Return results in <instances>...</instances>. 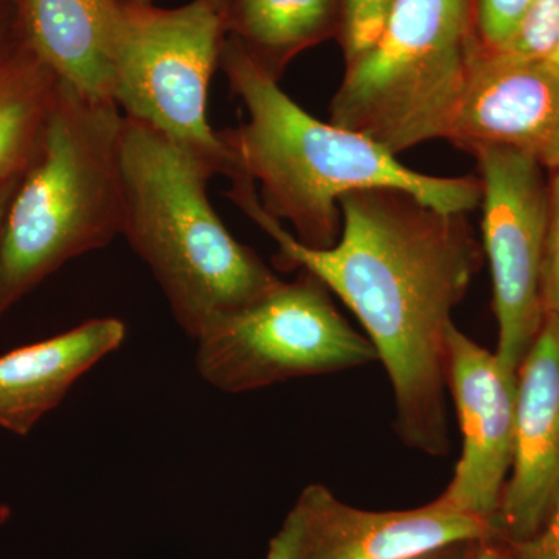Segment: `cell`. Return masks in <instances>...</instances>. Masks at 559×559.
<instances>
[{
  "mask_svg": "<svg viewBox=\"0 0 559 559\" xmlns=\"http://www.w3.org/2000/svg\"><path fill=\"white\" fill-rule=\"evenodd\" d=\"M229 179V200L277 242L275 266L311 272L358 318L392 384L400 439L448 454V334L485 255L466 215L403 191H355L341 200L336 245L311 249L261 207L245 173Z\"/></svg>",
  "mask_w": 559,
  "mask_h": 559,
  "instance_id": "obj_1",
  "label": "cell"
},
{
  "mask_svg": "<svg viewBox=\"0 0 559 559\" xmlns=\"http://www.w3.org/2000/svg\"><path fill=\"white\" fill-rule=\"evenodd\" d=\"M219 68L248 110V120L219 132L234 170L255 183L261 207L288 221L294 237L329 249L341 237V200L364 190H396L444 213L468 215L480 205L477 176L440 178L412 170L377 142L308 114L227 36Z\"/></svg>",
  "mask_w": 559,
  "mask_h": 559,
  "instance_id": "obj_2",
  "label": "cell"
},
{
  "mask_svg": "<svg viewBox=\"0 0 559 559\" xmlns=\"http://www.w3.org/2000/svg\"><path fill=\"white\" fill-rule=\"evenodd\" d=\"M121 235L153 272L176 322L197 342L282 278L231 237L209 201L215 171L148 124L124 119Z\"/></svg>",
  "mask_w": 559,
  "mask_h": 559,
  "instance_id": "obj_3",
  "label": "cell"
},
{
  "mask_svg": "<svg viewBox=\"0 0 559 559\" xmlns=\"http://www.w3.org/2000/svg\"><path fill=\"white\" fill-rule=\"evenodd\" d=\"M123 123L116 102L60 80L38 150L3 221L0 316L66 263L121 235Z\"/></svg>",
  "mask_w": 559,
  "mask_h": 559,
  "instance_id": "obj_4",
  "label": "cell"
},
{
  "mask_svg": "<svg viewBox=\"0 0 559 559\" xmlns=\"http://www.w3.org/2000/svg\"><path fill=\"white\" fill-rule=\"evenodd\" d=\"M481 49L473 0H395L378 38L347 61L331 123L395 156L448 140Z\"/></svg>",
  "mask_w": 559,
  "mask_h": 559,
  "instance_id": "obj_5",
  "label": "cell"
},
{
  "mask_svg": "<svg viewBox=\"0 0 559 559\" xmlns=\"http://www.w3.org/2000/svg\"><path fill=\"white\" fill-rule=\"evenodd\" d=\"M226 38L223 17L209 0L178 9L120 0L110 91L124 119L148 124L229 178L234 160L207 119L210 83Z\"/></svg>",
  "mask_w": 559,
  "mask_h": 559,
  "instance_id": "obj_6",
  "label": "cell"
},
{
  "mask_svg": "<svg viewBox=\"0 0 559 559\" xmlns=\"http://www.w3.org/2000/svg\"><path fill=\"white\" fill-rule=\"evenodd\" d=\"M380 360L377 349L308 271L219 320L197 341V370L212 388L245 393Z\"/></svg>",
  "mask_w": 559,
  "mask_h": 559,
  "instance_id": "obj_7",
  "label": "cell"
},
{
  "mask_svg": "<svg viewBox=\"0 0 559 559\" xmlns=\"http://www.w3.org/2000/svg\"><path fill=\"white\" fill-rule=\"evenodd\" d=\"M484 253L492 277L500 364L518 374L543 326L544 246L549 180L538 162L521 151L480 146Z\"/></svg>",
  "mask_w": 559,
  "mask_h": 559,
  "instance_id": "obj_8",
  "label": "cell"
},
{
  "mask_svg": "<svg viewBox=\"0 0 559 559\" xmlns=\"http://www.w3.org/2000/svg\"><path fill=\"white\" fill-rule=\"evenodd\" d=\"M495 536V525L437 499L418 509L371 511L342 502L325 485L311 484L272 536L266 559H409Z\"/></svg>",
  "mask_w": 559,
  "mask_h": 559,
  "instance_id": "obj_9",
  "label": "cell"
},
{
  "mask_svg": "<svg viewBox=\"0 0 559 559\" xmlns=\"http://www.w3.org/2000/svg\"><path fill=\"white\" fill-rule=\"evenodd\" d=\"M447 388L457 409L463 450L450 485L437 500L495 525L513 465L518 374L507 370L496 353L452 325Z\"/></svg>",
  "mask_w": 559,
  "mask_h": 559,
  "instance_id": "obj_10",
  "label": "cell"
},
{
  "mask_svg": "<svg viewBox=\"0 0 559 559\" xmlns=\"http://www.w3.org/2000/svg\"><path fill=\"white\" fill-rule=\"evenodd\" d=\"M460 150L503 146L559 168V69L546 58L481 49L450 138Z\"/></svg>",
  "mask_w": 559,
  "mask_h": 559,
  "instance_id": "obj_11",
  "label": "cell"
},
{
  "mask_svg": "<svg viewBox=\"0 0 559 559\" xmlns=\"http://www.w3.org/2000/svg\"><path fill=\"white\" fill-rule=\"evenodd\" d=\"M559 496V316H544L518 370L513 465L496 514V539L535 535Z\"/></svg>",
  "mask_w": 559,
  "mask_h": 559,
  "instance_id": "obj_12",
  "label": "cell"
},
{
  "mask_svg": "<svg viewBox=\"0 0 559 559\" xmlns=\"http://www.w3.org/2000/svg\"><path fill=\"white\" fill-rule=\"evenodd\" d=\"M124 340V322L98 318L0 356V428L28 436L75 382Z\"/></svg>",
  "mask_w": 559,
  "mask_h": 559,
  "instance_id": "obj_13",
  "label": "cell"
},
{
  "mask_svg": "<svg viewBox=\"0 0 559 559\" xmlns=\"http://www.w3.org/2000/svg\"><path fill=\"white\" fill-rule=\"evenodd\" d=\"M119 10L120 0H17L21 38L58 79L112 100L110 55Z\"/></svg>",
  "mask_w": 559,
  "mask_h": 559,
  "instance_id": "obj_14",
  "label": "cell"
},
{
  "mask_svg": "<svg viewBox=\"0 0 559 559\" xmlns=\"http://www.w3.org/2000/svg\"><path fill=\"white\" fill-rule=\"evenodd\" d=\"M227 36L275 80L301 51L341 36L342 0H226L221 10Z\"/></svg>",
  "mask_w": 559,
  "mask_h": 559,
  "instance_id": "obj_15",
  "label": "cell"
},
{
  "mask_svg": "<svg viewBox=\"0 0 559 559\" xmlns=\"http://www.w3.org/2000/svg\"><path fill=\"white\" fill-rule=\"evenodd\" d=\"M58 79L21 38L0 60V180L24 175L38 150Z\"/></svg>",
  "mask_w": 559,
  "mask_h": 559,
  "instance_id": "obj_16",
  "label": "cell"
},
{
  "mask_svg": "<svg viewBox=\"0 0 559 559\" xmlns=\"http://www.w3.org/2000/svg\"><path fill=\"white\" fill-rule=\"evenodd\" d=\"M536 0H473L474 28L481 47L498 53L516 38Z\"/></svg>",
  "mask_w": 559,
  "mask_h": 559,
  "instance_id": "obj_17",
  "label": "cell"
},
{
  "mask_svg": "<svg viewBox=\"0 0 559 559\" xmlns=\"http://www.w3.org/2000/svg\"><path fill=\"white\" fill-rule=\"evenodd\" d=\"M341 44L345 61L370 47L380 35L395 0H342Z\"/></svg>",
  "mask_w": 559,
  "mask_h": 559,
  "instance_id": "obj_18",
  "label": "cell"
},
{
  "mask_svg": "<svg viewBox=\"0 0 559 559\" xmlns=\"http://www.w3.org/2000/svg\"><path fill=\"white\" fill-rule=\"evenodd\" d=\"M559 39V0H536L516 38L498 53L546 58Z\"/></svg>",
  "mask_w": 559,
  "mask_h": 559,
  "instance_id": "obj_19",
  "label": "cell"
},
{
  "mask_svg": "<svg viewBox=\"0 0 559 559\" xmlns=\"http://www.w3.org/2000/svg\"><path fill=\"white\" fill-rule=\"evenodd\" d=\"M540 296H543L546 314L559 316V168L550 171L549 178V204H547V231Z\"/></svg>",
  "mask_w": 559,
  "mask_h": 559,
  "instance_id": "obj_20",
  "label": "cell"
},
{
  "mask_svg": "<svg viewBox=\"0 0 559 559\" xmlns=\"http://www.w3.org/2000/svg\"><path fill=\"white\" fill-rule=\"evenodd\" d=\"M502 559H559V496L535 535L520 540L496 539Z\"/></svg>",
  "mask_w": 559,
  "mask_h": 559,
  "instance_id": "obj_21",
  "label": "cell"
},
{
  "mask_svg": "<svg viewBox=\"0 0 559 559\" xmlns=\"http://www.w3.org/2000/svg\"><path fill=\"white\" fill-rule=\"evenodd\" d=\"M17 0H0V60L20 39Z\"/></svg>",
  "mask_w": 559,
  "mask_h": 559,
  "instance_id": "obj_22",
  "label": "cell"
},
{
  "mask_svg": "<svg viewBox=\"0 0 559 559\" xmlns=\"http://www.w3.org/2000/svg\"><path fill=\"white\" fill-rule=\"evenodd\" d=\"M474 543H455L450 546L440 547V549L426 551V554L417 555V557L409 559H468L471 550H473Z\"/></svg>",
  "mask_w": 559,
  "mask_h": 559,
  "instance_id": "obj_23",
  "label": "cell"
},
{
  "mask_svg": "<svg viewBox=\"0 0 559 559\" xmlns=\"http://www.w3.org/2000/svg\"><path fill=\"white\" fill-rule=\"evenodd\" d=\"M21 176L17 178L0 180V234H2L3 221H5L7 210L10 207V202L13 200L14 191L17 189Z\"/></svg>",
  "mask_w": 559,
  "mask_h": 559,
  "instance_id": "obj_24",
  "label": "cell"
},
{
  "mask_svg": "<svg viewBox=\"0 0 559 559\" xmlns=\"http://www.w3.org/2000/svg\"><path fill=\"white\" fill-rule=\"evenodd\" d=\"M468 559H502V557H500V551L495 540L484 539L474 543Z\"/></svg>",
  "mask_w": 559,
  "mask_h": 559,
  "instance_id": "obj_25",
  "label": "cell"
},
{
  "mask_svg": "<svg viewBox=\"0 0 559 559\" xmlns=\"http://www.w3.org/2000/svg\"><path fill=\"white\" fill-rule=\"evenodd\" d=\"M143 2H153V0H143ZM209 2L212 3V5L215 7V9L218 10L221 13L224 3H226V0H209Z\"/></svg>",
  "mask_w": 559,
  "mask_h": 559,
  "instance_id": "obj_26",
  "label": "cell"
}]
</instances>
